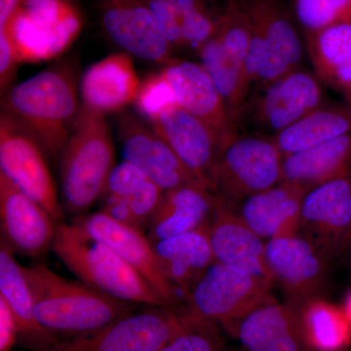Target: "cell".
<instances>
[{
	"label": "cell",
	"instance_id": "16",
	"mask_svg": "<svg viewBox=\"0 0 351 351\" xmlns=\"http://www.w3.org/2000/svg\"><path fill=\"white\" fill-rule=\"evenodd\" d=\"M56 221L4 173L0 172L1 239L13 252L38 258L52 249Z\"/></svg>",
	"mask_w": 351,
	"mask_h": 351
},
{
	"label": "cell",
	"instance_id": "2",
	"mask_svg": "<svg viewBox=\"0 0 351 351\" xmlns=\"http://www.w3.org/2000/svg\"><path fill=\"white\" fill-rule=\"evenodd\" d=\"M41 327L66 338L95 331L133 313V306L58 276L43 263L23 267Z\"/></svg>",
	"mask_w": 351,
	"mask_h": 351
},
{
	"label": "cell",
	"instance_id": "6",
	"mask_svg": "<svg viewBox=\"0 0 351 351\" xmlns=\"http://www.w3.org/2000/svg\"><path fill=\"white\" fill-rule=\"evenodd\" d=\"M271 288L243 270L214 262L186 294V308L232 336L247 314L263 304L276 302Z\"/></svg>",
	"mask_w": 351,
	"mask_h": 351
},
{
	"label": "cell",
	"instance_id": "26",
	"mask_svg": "<svg viewBox=\"0 0 351 351\" xmlns=\"http://www.w3.org/2000/svg\"><path fill=\"white\" fill-rule=\"evenodd\" d=\"M154 247L168 280L186 295L215 262L208 223L184 234L154 242Z\"/></svg>",
	"mask_w": 351,
	"mask_h": 351
},
{
	"label": "cell",
	"instance_id": "14",
	"mask_svg": "<svg viewBox=\"0 0 351 351\" xmlns=\"http://www.w3.org/2000/svg\"><path fill=\"white\" fill-rule=\"evenodd\" d=\"M265 258L274 282L280 284L291 306L300 308L320 297L326 276L325 258L299 233L269 240Z\"/></svg>",
	"mask_w": 351,
	"mask_h": 351
},
{
	"label": "cell",
	"instance_id": "28",
	"mask_svg": "<svg viewBox=\"0 0 351 351\" xmlns=\"http://www.w3.org/2000/svg\"><path fill=\"white\" fill-rule=\"evenodd\" d=\"M172 47H199L214 36L219 15L205 0H145Z\"/></svg>",
	"mask_w": 351,
	"mask_h": 351
},
{
	"label": "cell",
	"instance_id": "34",
	"mask_svg": "<svg viewBox=\"0 0 351 351\" xmlns=\"http://www.w3.org/2000/svg\"><path fill=\"white\" fill-rule=\"evenodd\" d=\"M302 32L351 21V0H290Z\"/></svg>",
	"mask_w": 351,
	"mask_h": 351
},
{
	"label": "cell",
	"instance_id": "5",
	"mask_svg": "<svg viewBox=\"0 0 351 351\" xmlns=\"http://www.w3.org/2000/svg\"><path fill=\"white\" fill-rule=\"evenodd\" d=\"M82 27L75 0H25L0 31L8 34L19 63H39L63 54Z\"/></svg>",
	"mask_w": 351,
	"mask_h": 351
},
{
	"label": "cell",
	"instance_id": "1",
	"mask_svg": "<svg viewBox=\"0 0 351 351\" xmlns=\"http://www.w3.org/2000/svg\"><path fill=\"white\" fill-rule=\"evenodd\" d=\"M80 110L75 71L66 64L46 69L9 88L2 101V112L51 158L61 156Z\"/></svg>",
	"mask_w": 351,
	"mask_h": 351
},
{
	"label": "cell",
	"instance_id": "30",
	"mask_svg": "<svg viewBox=\"0 0 351 351\" xmlns=\"http://www.w3.org/2000/svg\"><path fill=\"white\" fill-rule=\"evenodd\" d=\"M252 31L267 39L290 64L301 68L304 45L280 0H239Z\"/></svg>",
	"mask_w": 351,
	"mask_h": 351
},
{
	"label": "cell",
	"instance_id": "18",
	"mask_svg": "<svg viewBox=\"0 0 351 351\" xmlns=\"http://www.w3.org/2000/svg\"><path fill=\"white\" fill-rule=\"evenodd\" d=\"M317 76L301 68L265 86L256 101L254 117L261 126L277 134L323 107Z\"/></svg>",
	"mask_w": 351,
	"mask_h": 351
},
{
	"label": "cell",
	"instance_id": "33",
	"mask_svg": "<svg viewBox=\"0 0 351 351\" xmlns=\"http://www.w3.org/2000/svg\"><path fill=\"white\" fill-rule=\"evenodd\" d=\"M182 311L184 326L159 351H225L221 327L186 307Z\"/></svg>",
	"mask_w": 351,
	"mask_h": 351
},
{
	"label": "cell",
	"instance_id": "21",
	"mask_svg": "<svg viewBox=\"0 0 351 351\" xmlns=\"http://www.w3.org/2000/svg\"><path fill=\"white\" fill-rule=\"evenodd\" d=\"M232 336L243 351H306L299 311L288 302L257 307L239 321Z\"/></svg>",
	"mask_w": 351,
	"mask_h": 351
},
{
	"label": "cell",
	"instance_id": "20",
	"mask_svg": "<svg viewBox=\"0 0 351 351\" xmlns=\"http://www.w3.org/2000/svg\"><path fill=\"white\" fill-rule=\"evenodd\" d=\"M140 80L131 55L115 53L92 64L80 82L83 107L107 114L137 100Z\"/></svg>",
	"mask_w": 351,
	"mask_h": 351
},
{
	"label": "cell",
	"instance_id": "32",
	"mask_svg": "<svg viewBox=\"0 0 351 351\" xmlns=\"http://www.w3.org/2000/svg\"><path fill=\"white\" fill-rule=\"evenodd\" d=\"M197 49L199 64L213 82L228 112L239 123L251 85L246 66L226 52L215 34Z\"/></svg>",
	"mask_w": 351,
	"mask_h": 351
},
{
	"label": "cell",
	"instance_id": "24",
	"mask_svg": "<svg viewBox=\"0 0 351 351\" xmlns=\"http://www.w3.org/2000/svg\"><path fill=\"white\" fill-rule=\"evenodd\" d=\"M304 36L315 75L351 108V21L304 32Z\"/></svg>",
	"mask_w": 351,
	"mask_h": 351
},
{
	"label": "cell",
	"instance_id": "3",
	"mask_svg": "<svg viewBox=\"0 0 351 351\" xmlns=\"http://www.w3.org/2000/svg\"><path fill=\"white\" fill-rule=\"evenodd\" d=\"M51 251L87 286L128 304L166 306L131 265L82 226L57 223Z\"/></svg>",
	"mask_w": 351,
	"mask_h": 351
},
{
	"label": "cell",
	"instance_id": "4",
	"mask_svg": "<svg viewBox=\"0 0 351 351\" xmlns=\"http://www.w3.org/2000/svg\"><path fill=\"white\" fill-rule=\"evenodd\" d=\"M106 115L80 108L61 154L64 208L82 214L105 195L115 166L114 145Z\"/></svg>",
	"mask_w": 351,
	"mask_h": 351
},
{
	"label": "cell",
	"instance_id": "42",
	"mask_svg": "<svg viewBox=\"0 0 351 351\" xmlns=\"http://www.w3.org/2000/svg\"><path fill=\"white\" fill-rule=\"evenodd\" d=\"M348 250H350L351 252V243H350V249H348Z\"/></svg>",
	"mask_w": 351,
	"mask_h": 351
},
{
	"label": "cell",
	"instance_id": "11",
	"mask_svg": "<svg viewBox=\"0 0 351 351\" xmlns=\"http://www.w3.org/2000/svg\"><path fill=\"white\" fill-rule=\"evenodd\" d=\"M161 71L176 103L209 128L219 152L239 137V123L228 112L218 90L200 64L174 60Z\"/></svg>",
	"mask_w": 351,
	"mask_h": 351
},
{
	"label": "cell",
	"instance_id": "12",
	"mask_svg": "<svg viewBox=\"0 0 351 351\" xmlns=\"http://www.w3.org/2000/svg\"><path fill=\"white\" fill-rule=\"evenodd\" d=\"M75 223L137 270L166 306L175 307L179 304L177 287L164 274L154 243L143 230L120 223L103 211L82 217Z\"/></svg>",
	"mask_w": 351,
	"mask_h": 351
},
{
	"label": "cell",
	"instance_id": "9",
	"mask_svg": "<svg viewBox=\"0 0 351 351\" xmlns=\"http://www.w3.org/2000/svg\"><path fill=\"white\" fill-rule=\"evenodd\" d=\"M0 172L38 202L56 223L63 221V209L45 154L29 134L3 112L0 119Z\"/></svg>",
	"mask_w": 351,
	"mask_h": 351
},
{
	"label": "cell",
	"instance_id": "15",
	"mask_svg": "<svg viewBox=\"0 0 351 351\" xmlns=\"http://www.w3.org/2000/svg\"><path fill=\"white\" fill-rule=\"evenodd\" d=\"M119 137L124 161L143 171L164 191L186 184H199L208 189L184 165L167 143L135 115H122L119 120Z\"/></svg>",
	"mask_w": 351,
	"mask_h": 351
},
{
	"label": "cell",
	"instance_id": "8",
	"mask_svg": "<svg viewBox=\"0 0 351 351\" xmlns=\"http://www.w3.org/2000/svg\"><path fill=\"white\" fill-rule=\"evenodd\" d=\"M184 311L156 306L39 351H159L184 326Z\"/></svg>",
	"mask_w": 351,
	"mask_h": 351
},
{
	"label": "cell",
	"instance_id": "7",
	"mask_svg": "<svg viewBox=\"0 0 351 351\" xmlns=\"http://www.w3.org/2000/svg\"><path fill=\"white\" fill-rule=\"evenodd\" d=\"M283 160L274 138L237 137L217 157L210 189L230 203L247 199L282 182Z\"/></svg>",
	"mask_w": 351,
	"mask_h": 351
},
{
	"label": "cell",
	"instance_id": "17",
	"mask_svg": "<svg viewBox=\"0 0 351 351\" xmlns=\"http://www.w3.org/2000/svg\"><path fill=\"white\" fill-rule=\"evenodd\" d=\"M208 228L215 262L243 270L272 286L274 279L265 258V244L232 209V203L219 196Z\"/></svg>",
	"mask_w": 351,
	"mask_h": 351
},
{
	"label": "cell",
	"instance_id": "39",
	"mask_svg": "<svg viewBox=\"0 0 351 351\" xmlns=\"http://www.w3.org/2000/svg\"><path fill=\"white\" fill-rule=\"evenodd\" d=\"M19 339L15 316L5 300L0 295V351H11Z\"/></svg>",
	"mask_w": 351,
	"mask_h": 351
},
{
	"label": "cell",
	"instance_id": "37",
	"mask_svg": "<svg viewBox=\"0 0 351 351\" xmlns=\"http://www.w3.org/2000/svg\"><path fill=\"white\" fill-rule=\"evenodd\" d=\"M147 180L149 178L143 171L133 164L123 161L115 164L108 176L105 193L112 197L127 198Z\"/></svg>",
	"mask_w": 351,
	"mask_h": 351
},
{
	"label": "cell",
	"instance_id": "36",
	"mask_svg": "<svg viewBox=\"0 0 351 351\" xmlns=\"http://www.w3.org/2000/svg\"><path fill=\"white\" fill-rule=\"evenodd\" d=\"M163 193V189L149 179L133 195L126 198L135 228L143 230L144 226H149Z\"/></svg>",
	"mask_w": 351,
	"mask_h": 351
},
{
	"label": "cell",
	"instance_id": "35",
	"mask_svg": "<svg viewBox=\"0 0 351 351\" xmlns=\"http://www.w3.org/2000/svg\"><path fill=\"white\" fill-rule=\"evenodd\" d=\"M172 101H176L172 90L166 82L162 71H159L149 76L141 84L135 104L138 112L149 120L161 108Z\"/></svg>",
	"mask_w": 351,
	"mask_h": 351
},
{
	"label": "cell",
	"instance_id": "22",
	"mask_svg": "<svg viewBox=\"0 0 351 351\" xmlns=\"http://www.w3.org/2000/svg\"><path fill=\"white\" fill-rule=\"evenodd\" d=\"M306 191L301 186L282 181L245 199L240 216L262 239L297 234Z\"/></svg>",
	"mask_w": 351,
	"mask_h": 351
},
{
	"label": "cell",
	"instance_id": "10",
	"mask_svg": "<svg viewBox=\"0 0 351 351\" xmlns=\"http://www.w3.org/2000/svg\"><path fill=\"white\" fill-rule=\"evenodd\" d=\"M300 232L325 260L350 249L351 176L306 191L302 200Z\"/></svg>",
	"mask_w": 351,
	"mask_h": 351
},
{
	"label": "cell",
	"instance_id": "29",
	"mask_svg": "<svg viewBox=\"0 0 351 351\" xmlns=\"http://www.w3.org/2000/svg\"><path fill=\"white\" fill-rule=\"evenodd\" d=\"M298 311L306 351L350 350L351 325L343 308L317 297L302 304Z\"/></svg>",
	"mask_w": 351,
	"mask_h": 351
},
{
	"label": "cell",
	"instance_id": "19",
	"mask_svg": "<svg viewBox=\"0 0 351 351\" xmlns=\"http://www.w3.org/2000/svg\"><path fill=\"white\" fill-rule=\"evenodd\" d=\"M149 121L184 165L210 189L208 175L219 149L209 128L176 101L164 106Z\"/></svg>",
	"mask_w": 351,
	"mask_h": 351
},
{
	"label": "cell",
	"instance_id": "23",
	"mask_svg": "<svg viewBox=\"0 0 351 351\" xmlns=\"http://www.w3.org/2000/svg\"><path fill=\"white\" fill-rule=\"evenodd\" d=\"M219 196L199 184H186L164 191L149 223L152 243L200 228L209 221Z\"/></svg>",
	"mask_w": 351,
	"mask_h": 351
},
{
	"label": "cell",
	"instance_id": "13",
	"mask_svg": "<svg viewBox=\"0 0 351 351\" xmlns=\"http://www.w3.org/2000/svg\"><path fill=\"white\" fill-rule=\"evenodd\" d=\"M101 20L108 38L127 54L164 66L174 61V48L145 0H101Z\"/></svg>",
	"mask_w": 351,
	"mask_h": 351
},
{
	"label": "cell",
	"instance_id": "31",
	"mask_svg": "<svg viewBox=\"0 0 351 351\" xmlns=\"http://www.w3.org/2000/svg\"><path fill=\"white\" fill-rule=\"evenodd\" d=\"M351 133V108L321 107L295 124L276 134L274 142L283 156L304 151Z\"/></svg>",
	"mask_w": 351,
	"mask_h": 351
},
{
	"label": "cell",
	"instance_id": "41",
	"mask_svg": "<svg viewBox=\"0 0 351 351\" xmlns=\"http://www.w3.org/2000/svg\"><path fill=\"white\" fill-rule=\"evenodd\" d=\"M341 308H343V313H345L346 318L350 321L351 325V291L346 295L345 304H343V306Z\"/></svg>",
	"mask_w": 351,
	"mask_h": 351
},
{
	"label": "cell",
	"instance_id": "38",
	"mask_svg": "<svg viewBox=\"0 0 351 351\" xmlns=\"http://www.w3.org/2000/svg\"><path fill=\"white\" fill-rule=\"evenodd\" d=\"M20 64L10 38L5 31H0V87L3 93L10 86L16 66Z\"/></svg>",
	"mask_w": 351,
	"mask_h": 351
},
{
	"label": "cell",
	"instance_id": "27",
	"mask_svg": "<svg viewBox=\"0 0 351 351\" xmlns=\"http://www.w3.org/2000/svg\"><path fill=\"white\" fill-rule=\"evenodd\" d=\"M351 176V133L284 156L282 181L308 189Z\"/></svg>",
	"mask_w": 351,
	"mask_h": 351
},
{
	"label": "cell",
	"instance_id": "40",
	"mask_svg": "<svg viewBox=\"0 0 351 351\" xmlns=\"http://www.w3.org/2000/svg\"><path fill=\"white\" fill-rule=\"evenodd\" d=\"M24 2L25 0H0V29L8 25Z\"/></svg>",
	"mask_w": 351,
	"mask_h": 351
},
{
	"label": "cell",
	"instance_id": "25",
	"mask_svg": "<svg viewBox=\"0 0 351 351\" xmlns=\"http://www.w3.org/2000/svg\"><path fill=\"white\" fill-rule=\"evenodd\" d=\"M1 239L0 243V295L5 300L17 321L19 339L32 351L43 350L61 339L41 327L34 315V300L22 265Z\"/></svg>",
	"mask_w": 351,
	"mask_h": 351
}]
</instances>
